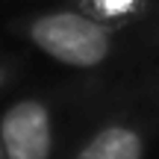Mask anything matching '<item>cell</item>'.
I'll return each mask as SVG.
<instances>
[{
	"label": "cell",
	"instance_id": "277c9868",
	"mask_svg": "<svg viewBox=\"0 0 159 159\" xmlns=\"http://www.w3.org/2000/svg\"><path fill=\"white\" fill-rule=\"evenodd\" d=\"M0 80H3V71H0Z\"/></svg>",
	"mask_w": 159,
	"mask_h": 159
},
{
	"label": "cell",
	"instance_id": "6da1fadb",
	"mask_svg": "<svg viewBox=\"0 0 159 159\" xmlns=\"http://www.w3.org/2000/svg\"><path fill=\"white\" fill-rule=\"evenodd\" d=\"M33 41L53 59L77 68H91L109 53L106 30L77 12H56L39 18L33 24Z\"/></svg>",
	"mask_w": 159,
	"mask_h": 159
},
{
	"label": "cell",
	"instance_id": "3957f363",
	"mask_svg": "<svg viewBox=\"0 0 159 159\" xmlns=\"http://www.w3.org/2000/svg\"><path fill=\"white\" fill-rule=\"evenodd\" d=\"M77 159H142V142L127 127H106L85 144Z\"/></svg>",
	"mask_w": 159,
	"mask_h": 159
},
{
	"label": "cell",
	"instance_id": "7a4b0ae2",
	"mask_svg": "<svg viewBox=\"0 0 159 159\" xmlns=\"http://www.w3.org/2000/svg\"><path fill=\"white\" fill-rule=\"evenodd\" d=\"M6 159H47L50 156V115L39 100H21L0 121Z\"/></svg>",
	"mask_w": 159,
	"mask_h": 159
}]
</instances>
